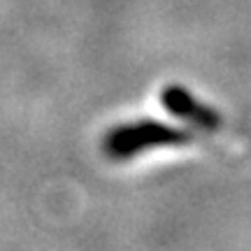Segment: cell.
I'll return each instance as SVG.
<instances>
[{"label": "cell", "instance_id": "6da1fadb", "mask_svg": "<svg viewBox=\"0 0 251 251\" xmlns=\"http://www.w3.org/2000/svg\"><path fill=\"white\" fill-rule=\"evenodd\" d=\"M193 135L186 130H179L170 124H161L153 119H140L137 124L119 126L105 135L102 149L109 158L114 161H126L133 158L135 153L156 149V147H177V144H188Z\"/></svg>", "mask_w": 251, "mask_h": 251}, {"label": "cell", "instance_id": "7a4b0ae2", "mask_svg": "<svg viewBox=\"0 0 251 251\" xmlns=\"http://www.w3.org/2000/svg\"><path fill=\"white\" fill-rule=\"evenodd\" d=\"M161 100L163 107L168 109L172 117L181 119V121H188V124L202 128V130H219L221 128V117L212 107H207L205 102H200L184 86L172 84L168 89H163Z\"/></svg>", "mask_w": 251, "mask_h": 251}]
</instances>
